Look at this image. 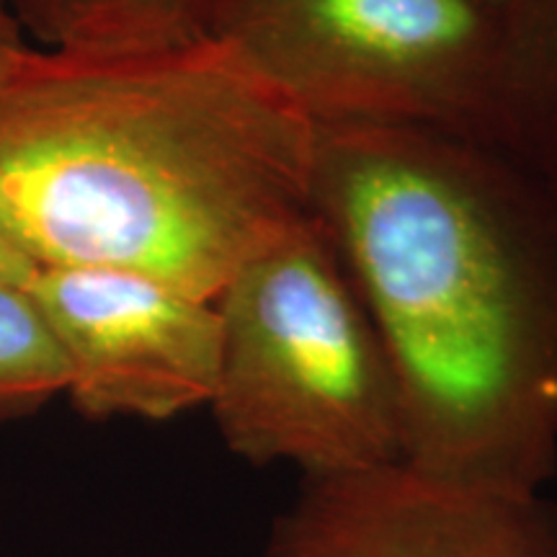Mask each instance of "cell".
<instances>
[{"mask_svg": "<svg viewBox=\"0 0 557 557\" xmlns=\"http://www.w3.org/2000/svg\"><path fill=\"white\" fill-rule=\"evenodd\" d=\"M315 127L312 209L387 348L403 459L542 493L557 475V194L457 137Z\"/></svg>", "mask_w": 557, "mask_h": 557, "instance_id": "1", "label": "cell"}, {"mask_svg": "<svg viewBox=\"0 0 557 557\" xmlns=\"http://www.w3.org/2000/svg\"><path fill=\"white\" fill-rule=\"evenodd\" d=\"M315 122L225 39L18 45L0 62V230L34 267L218 299L312 214Z\"/></svg>", "mask_w": 557, "mask_h": 557, "instance_id": "2", "label": "cell"}, {"mask_svg": "<svg viewBox=\"0 0 557 557\" xmlns=\"http://www.w3.org/2000/svg\"><path fill=\"white\" fill-rule=\"evenodd\" d=\"M212 410L235 457L302 478L403 459L387 348L315 209L235 271L214 299Z\"/></svg>", "mask_w": 557, "mask_h": 557, "instance_id": "3", "label": "cell"}, {"mask_svg": "<svg viewBox=\"0 0 557 557\" xmlns=\"http://www.w3.org/2000/svg\"><path fill=\"white\" fill-rule=\"evenodd\" d=\"M212 34L315 124L517 152L511 24L485 0H238Z\"/></svg>", "mask_w": 557, "mask_h": 557, "instance_id": "4", "label": "cell"}, {"mask_svg": "<svg viewBox=\"0 0 557 557\" xmlns=\"http://www.w3.org/2000/svg\"><path fill=\"white\" fill-rule=\"evenodd\" d=\"M70 367L83 418L169 421L209 408L222 329L212 299L111 267H39L26 282Z\"/></svg>", "mask_w": 557, "mask_h": 557, "instance_id": "5", "label": "cell"}, {"mask_svg": "<svg viewBox=\"0 0 557 557\" xmlns=\"http://www.w3.org/2000/svg\"><path fill=\"white\" fill-rule=\"evenodd\" d=\"M263 557H557V506L398 459L302 478Z\"/></svg>", "mask_w": 557, "mask_h": 557, "instance_id": "6", "label": "cell"}, {"mask_svg": "<svg viewBox=\"0 0 557 557\" xmlns=\"http://www.w3.org/2000/svg\"><path fill=\"white\" fill-rule=\"evenodd\" d=\"M238 0H13V18L41 47L129 50L214 32Z\"/></svg>", "mask_w": 557, "mask_h": 557, "instance_id": "7", "label": "cell"}, {"mask_svg": "<svg viewBox=\"0 0 557 557\" xmlns=\"http://www.w3.org/2000/svg\"><path fill=\"white\" fill-rule=\"evenodd\" d=\"M506 11L517 78L513 160L557 194V0H517Z\"/></svg>", "mask_w": 557, "mask_h": 557, "instance_id": "8", "label": "cell"}, {"mask_svg": "<svg viewBox=\"0 0 557 557\" xmlns=\"http://www.w3.org/2000/svg\"><path fill=\"white\" fill-rule=\"evenodd\" d=\"M70 367L26 284L0 282V426L67 393Z\"/></svg>", "mask_w": 557, "mask_h": 557, "instance_id": "9", "label": "cell"}, {"mask_svg": "<svg viewBox=\"0 0 557 557\" xmlns=\"http://www.w3.org/2000/svg\"><path fill=\"white\" fill-rule=\"evenodd\" d=\"M37 267L26 259L24 250H18L9 235L0 230V282H18L26 284L34 276Z\"/></svg>", "mask_w": 557, "mask_h": 557, "instance_id": "10", "label": "cell"}, {"mask_svg": "<svg viewBox=\"0 0 557 557\" xmlns=\"http://www.w3.org/2000/svg\"><path fill=\"white\" fill-rule=\"evenodd\" d=\"M18 45H24V37H21L18 21L11 16V13L0 11V62H3L9 54L16 50Z\"/></svg>", "mask_w": 557, "mask_h": 557, "instance_id": "11", "label": "cell"}, {"mask_svg": "<svg viewBox=\"0 0 557 557\" xmlns=\"http://www.w3.org/2000/svg\"><path fill=\"white\" fill-rule=\"evenodd\" d=\"M485 3H491V5H498V9H511V5L517 3V0H485Z\"/></svg>", "mask_w": 557, "mask_h": 557, "instance_id": "12", "label": "cell"}, {"mask_svg": "<svg viewBox=\"0 0 557 557\" xmlns=\"http://www.w3.org/2000/svg\"><path fill=\"white\" fill-rule=\"evenodd\" d=\"M0 11L11 13V16H13V0H0Z\"/></svg>", "mask_w": 557, "mask_h": 557, "instance_id": "13", "label": "cell"}]
</instances>
